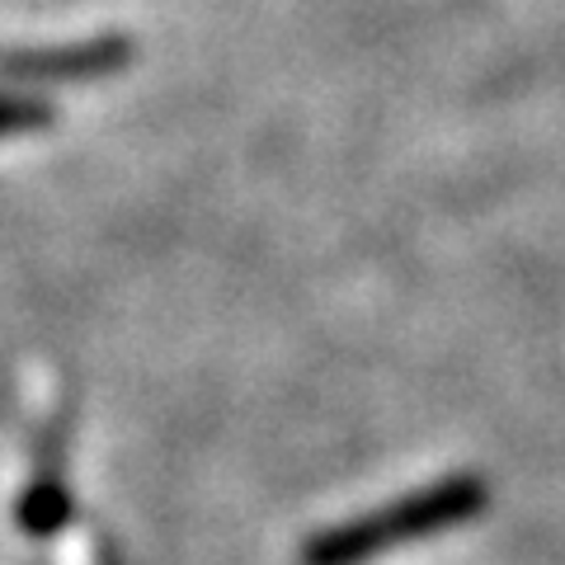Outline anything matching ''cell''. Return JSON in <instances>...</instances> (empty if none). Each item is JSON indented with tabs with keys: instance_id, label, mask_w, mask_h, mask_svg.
I'll list each match as a JSON object with an SVG mask.
<instances>
[{
	"instance_id": "1",
	"label": "cell",
	"mask_w": 565,
	"mask_h": 565,
	"mask_svg": "<svg viewBox=\"0 0 565 565\" xmlns=\"http://www.w3.org/2000/svg\"><path fill=\"white\" fill-rule=\"evenodd\" d=\"M490 504L481 476H444V481L411 490L401 500L373 509L363 519H349L340 527H326L321 537L307 542V565H363L382 552H396L405 542L438 537L448 527L471 523Z\"/></svg>"
}]
</instances>
